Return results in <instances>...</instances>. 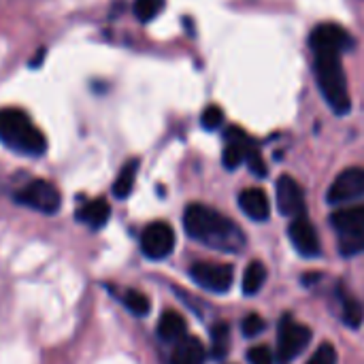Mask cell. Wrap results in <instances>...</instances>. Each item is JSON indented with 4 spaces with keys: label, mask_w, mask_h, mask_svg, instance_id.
Returning <instances> with one entry per match:
<instances>
[{
    "label": "cell",
    "mask_w": 364,
    "mask_h": 364,
    "mask_svg": "<svg viewBox=\"0 0 364 364\" xmlns=\"http://www.w3.org/2000/svg\"><path fill=\"white\" fill-rule=\"evenodd\" d=\"M239 207L254 222H264V220H269V213H271V200H269L267 192L260 188L243 190L239 194Z\"/></svg>",
    "instance_id": "obj_12"
},
{
    "label": "cell",
    "mask_w": 364,
    "mask_h": 364,
    "mask_svg": "<svg viewBox=\"0 0 364 364\" xmlns=\"http://www.w3.org/2000/svg\"><path fill=\"white\" fill-rule=\"evenodd\" d=\"M0 141L23 156H41L47 149L45 134L21 109L15 107L0 109Z\"/></svg>",
    "instance_id": "obj_3"
},
{
    "label": "cell",
    "mask_w": 364,
    "mask_h": 364,
    "mask_svg": "<svg viewBox=\"0 0 364 364\" xmlns=\"http://www.w3.org/2000/svg\"><path fill=\"white\" fill-rule=\"evenodd\" d=\"M311 328L286 316L277 331V358L282 364H290L311 341Z\"/></svg>",
    "instance_id": "obj_5"
},
{
    "label": "cell",
    "mask_w": 364,
    "mask_h": 364,
    "mask_svg": "<svg viewBox=\"0 0 364 364\" xmlns=\"http://www.w3.org/2000/svg\"><path fill=\"white\" fill-rule=\"evenodd\" d=\"M275 192H277V207L284 215L288 218L305 215V192L296 179H292L290 175H282L275 186Z\"/></svg>",
    "instance_id": "obj_10"
},
{
    "label": "cell",
    "mask_w": 364,
    "mask_h": 364,
    "mask_svg": "<svg viewBox=\"0 0 364 364\" xmlns=\"http://www.w3.org/2000/svg\"><path fill=\"white\" fill-rule=\"evenodd\" d=\"M162 9H164V0H136L134 2V15L139 21L156 19Z\"/></svg>",
    "instance_id": "obj_22"
},
{
    "label": "cell",
    "mask_w": 364,
    "mask_h": 364,
    "mask_svg": "<svg viewBox=\"0 0 364 364\" xmlns=\"http://www.w3.org/2000/svg\"><path fill=\"white\" fill-rule=\"evenodd\" d=\"M337 360H339V356H337L335 346L333 343H322L305 364H337Z\"/></svg>",
    "instance_id": "obj_25"
},
{
    "label": "cell",
    "mask_w": 364,
    "mask_h": 364,
    "mask_svg": "<svg viewBox=\"0 0 364 364\" xmlns=\"http://www.w3.org/2000/svg\"><path fill=\"white\" fill-rule=\"evenodd\" d=\"M341 256H358L364 252V235H339Z\"/></svg>",
    "instance_id": "obj_23"
},
{
    "label": "cell",
    "mask_w": 364,
    "mask_h": 364,
    "mask_svg": "<svg viewBox=\"0 0 364 364\" xmlns=\"http://www.w3.org/2000/svg\"><path fill=\"white\" fill-rule=\"evenodd\" d=\"M15 200L23 207H30L38 213H45V215H51L60 209L62 205V196H60V190L45 181V179H32L28 181L23 188H19L15 192Z\"/></svg>",
    "instance_id": "obj_4"
},
{
    "label": "cell",
    "mask_w": 364,
    "mask_h": 364,
    "mask_svg": "<svg viewBox=\"0 0 364 364\" xmlns=\"http://www.w3.org/2000/svg\"><path fill=\"white\" fill-rule=\"evenodd\" d=\"M190 277L205 290L224 294L232 286L235 271L230 264H218V262H196L190 269Z\"/></svg>",
    "instance_id": "obj_7"
},
{
    "label": "cell",
    "mask_w": 364,
    "mask_h": 364,
    "mask_svg": "<svg viewBox=\"0 0 364 364\" xmlns=\"http://www.w3.org/2000/svg\"><path fill=\"white\" fill-rule=\"evenodd\" d=\"M200 124H203L205 130H218L224 124V111H222V107L209 105L203 111V115H200Z\"/></svg>",
    "instance_id": "obj_24"
},
{
    "label": "cell",
    "mask_w": 364,
    "mask_h": 364,
    "mask_svg": "<svg viewBox=\"0 0 364 364\" xmlns=\"http://www.w3.org/2000/svg\"><path fill=\"white\" fill-rule=\"evenodd\" d=\"M136 171H139V160L136 158L128 160L122 166L117 179L113 181V196L115 198H128L130 196V192L134 188V179H136Z\"/></svg>",
    "instance_id": "obj_18"
},
{
    "label": "cell",
    "mask_w": 364,
    "mask_h": 364,
    "mask_svg": "<svg viewBox=\"0 0 364 364\" xmlns=\"http://www.w3.org/2000/svg\"><path fill=\"white\" fill-rule=\"evenodd\" d=\"M175 250V230L166 222H151L141 235V252L149 260H164Z\"/></svg>",
    "instance_id": "obj_6"
},
{
    "label": "cell",
    "mask_w": 364,
    "mask_h": 364,
    "mask_svg": "<svg viewBox=\"0 0 364 364\" xmlns=\"http://www.w3.org/2000/svg\"><path fill=\"white\" fill-rule=\"evenodd\" d=\"M264 282H267V267L260 260H252L247 264L245 273H243V284H241L243 294L245 296H256L262 290Z\"/></svg>",
    "instance_id": "obj_17"
},
{
    "label": "cell",
    "mask_w": 364,
    "mask_h": 364,
    "mask_svg": "<svg viewBox=\"0 0 364 364\" xmlns=\"http://www.w3.org/2000/svg\"><path fill=\"white\" fill-rule=\"evenodd\" d=\"M207 352L200 339L196 337H183L175 343V350L171 354V364H205Z\"/></svg>",
    "instance_id": "obj_15"
},
{
    "label": "cell",
    "mask_w": 364,
    "mask_h": 364,
    "mask_svg": "<svg viewBox=\"0 0 364 364\" xmlns=\"http://www.w3.org/2000/svg\"><path fill=\"white\" fill-rule=\"evenodd\" d=\"M111 218V207L105 198H92L83 207L77 209V222L90 226L92 230H100Z\"/></svg>",
    "instance_id": "obj_14"
},
{
    "label": "cell",
    "mask_w": 364,
    "mask_h": 364,
    "mask_svg": "<svg viewBox=\"0 0 364 364\" xmlns=\"http://www.w3.org/2000/svg\"><path fill=\"white\" fill-rule=\"evenodd\" d=\"M183 228L194 241L220 252L239 254L245 245V235L230 218L200 203L186 207Z\"/></svg>",
    "instance_id": "obj_1"
},
{
    "label": "cell",
    "mask_w": 364,
    "mask_h": 364,
    "mask_svg": "<svg viewBox=\"0 0 364 364\" xmlns=\"http://www.w3.org/2000/svg\"><path fill=\"white\" fill-rule=\"evenodd\" d=\"M288 237L294 245V250L305 256V258H314L320 254V235L316 230V226L305 218H294L290 228H288Z\"/></svg>",
    "instance_id": "obj_11"
},
{
    "label": "cell",
    "mask_w": 364,
    "mask_h": 364,
    "mask_svg": "<svg viewBox=\"0 0 364 364\" xmlns=\"http://www.w3.org/2000/svg\"><path fill=\"white\" fill-rule=\"evenodd\" d=\"M264 328H267V322H264L262 316H258V314H250V316H245V320L241 322V331H243V335L250 337V339L258 337Z\"/></svg>",
    "instance_id": "obj_26"
},
{
    "label": "cell",
    "mask_w": 364,
    "mask_h": 364,
    "mask_svg": "<svg viewBox=\"0 0 364 364\" xmlns=\"http://www.w3.org/2000/svg\"><path fill=\"white\" fill-rule=\"evenodd\" d=\"M247 166H250V171L256 175V177H264L267 175V164H264V160H262V154L254 147L250 154H247Z\"/></svg>",
    "instance_id": "obj_28"
},
{
    "label": "cell",
    "mask_w": 364,
    "mask_h": 364,
    "mask_svg": "<svg viewBox=\"0 0 364 364\" xmlns=\"http://www.w3.org/2000/svg\"><path fill=\"white\" fill-rule=\"evenodd\" d=\"M314 70H316L318 87H320L326 105L337 115L350 113L352 100H350L346 70L341 66V53H337V51H314Z\"/></svg>",
    "instance_id": "obj_2"
},
{
    "label": "cell",
    "mask_w": 364,
    "mask_h": 364,
    "mask_svg": "<svg viewBox=\"0 0 364 364\" xmlns=\"http://www.w3.org/2000/svg\"><path fill=\"white\" fill-rule=\"evenodd\" d=\"M309 47H311V51H337V53H343L346 49L352 47V36L343 26L328 21V23H320V26H316L311 30Z\"/></svg>",
    "instance_id": "obj_9"
},
{
    "label": "cell",
    "mask_w": 364,
    "mask_h": 364,
    "mask_svg": "<svg viewBox=\"0 0 364 364\" xmlns=\"http://www.w3.org/2000/svg\"><path fill=\"white\" fill-rule=\"evenodd\" d=\"M364 196V168L352 166L337 175L333 186L328 188V203L331 205H343Z\"/></svg>",
    "instance_id": "obj_8"
},
{
    "label": "cell",
    "mask_w": 364,
    "mask_h": 364,
    "mask_svg": "<svg viewBox=\"0 0 364 364\" xmlns=\"http://www.w3.org/2000/svg\"><path fill=\"white\" fill-rule=\"evenodd\" d=\"M341 305H343V322L350 326V328H358L363 324L364 318V307L352 296L343 294L341 296Z\"/></svg>",
    "instance_id": "obj_21"
},
{
    "label": "cell",
    "mask_w": 364,
    "mask_h": 364,
    "mask_svg": "<svg viewBox=\"0 0 364 364\" xmlns=\"http://www.w3.org/2000/svg\"><path fill=\"white\" fill-rule=\"evenodd\" d=\"M122 303H124V307H126L130 314H134V316H139V318L147 316L149 309H151L149 299H147L143 292H139V290H126L124 296H122Z\"/></svg>",
    "instance_id": "obj_20"
},
{
    "label": "cell",
    "mask_w": 364,
    "mask_h": 364,
    "mask_svg": "<svg viewBox=\"0 0 364 364\" xmlns=\"http://www.w3.org/2000/svg\"><path fill=\"white\" fill-rule=\"evenodd\" d=\"M337 235H364V205L339 209L331 215Z\"/></svg>",
    "instance_id": "obj_13"
},
{
    "label": "cell",
    "mask_w": 364,
    "mask_h": 364,
    "mask_svg": "<svg viewBox=\"0 0 364 364\" xmlns=\"http://www.w3.org/2000/svg\"><path fill=\"white\" fill-rule=\"evenodd\" d=\"M158 335L162 341H168V343H177L183 337H188V324H186L183 316L177 311H171V309L164 311L158 322Z\"/></svg>",
    "instance_id": "obj_16"
},
{
    "label": "cell",
    "mask_w": 364,
    "mask_h": 364,
    "mask_svg": "<svg viewBox=\"0 0 364 364\" xmlns=\"http://www.w3.org/2000/svg\"><path fill=\"white\" fill-rule=\"evenodd\" d=\"M230 352V326L226 322H218L211 328V358L224 360Z\"/></svg>",
    "instance_id": "obj_19"
},
{
    "label": "cell",
    "mask_w": 364,
    "mask_h": 364,
    "mask_svg": "<svg viewBox=\"0 0 364 364\" xmlns=\"http://www.w3.org/2000/svg\"><path fill=\"white\" fill-rule=\"evenodd\" d=\"M247 360L250 364H273V352L267 348V346H254L250 352H247Z\"/></svg>",
    "instance_id": "obj_27"
}]
</instances>
